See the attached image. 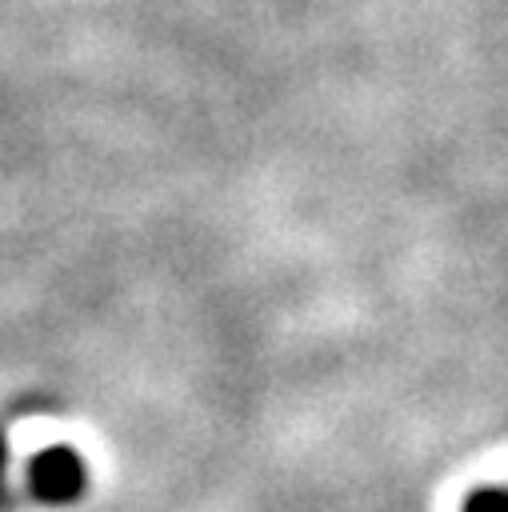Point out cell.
Wrapping results in <instances>:
<instances>
[{"label":"cell","instance_id":"1","mask_svg":"<svg viewBox=\"0 0 508 512\" xmlns=\"http://www.w3.org/2000/svg\"><path fill=\"white\" fill-rule=\"evenodd\" d=\"M88 488V464L72 444H48L28 460V492L40 504H72Z\"/></svg>","mask_w":508,"mask_h":512},{"label":"cell","instance_id":"2","mask_svg":"<svg viewBox=\"0 0 508 512\" xmlns=\"http://www.w3.org/2000/svg\"><path fill=\"white\" fill-rule=\"evenodd\" d=\"M4 464H8V440H4V432H0V480H4Z\"/></svg>","mask_w":508,"mask_h":512}]
</instances>
